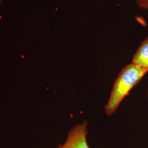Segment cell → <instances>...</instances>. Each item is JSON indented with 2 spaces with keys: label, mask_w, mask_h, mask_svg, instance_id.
<instances>
[{
  "label": "cell",
  "mask_w": 148,
  "mask_h": 148,
  "mask_svg": "<svg viewBox=\"0 0 148 148\" xmlns=\"http://www.w3.org/2000/svg\"><path fill=\"white\" fill-rule=\"evenodd\" d=\"M135 1L140 8L148 10V0H135Z\"/></svg>",
  "instance_id": "4"
},
{
  "label": "cell",
  "mask_w": 148,
  "mask_h": 148,
  "mask_svg": "<svg viewBox=\"0 0 148 148\" xmlns=\"http://www.w3.org/2000/svg\"><path fill=\"white\" fill-rule=\"evenodd\" d=\"M87 125L86 121L76 125L70 131L65 143L57 148H90L87 142Z\"/></svg>",
  "instance_id": "2"
},
{
  "label": "cell",
  "mask_w": 148,
  "mask_h": 148,
  "mask_svg": "<svg viewBox=\"0 0 148 148\" xmlns=\"http://www.w3.org/2000/svg\"><path fill=\"white\" fill-rule=\"evenodd\" d=\"M147 97H148V91H147Z\"/></svg>",
  "instance_id": "6"
},
{
  "label": "cell",
  "mask_w": 148,
  "mask_h": 148,
  "mask_svg": "<svg viewBox=\"0 0 148 148\" xmlns=\"http://www.w3.org/2000/svg\"><path fill=\"white\" fill-rule=\"evenodd\" d=\"M2 0H0V5H1V3H2Z\"/></svg>",
  "instance_id": "5"
},
{
  "label": "cell",
  "mask_w": 148,
  "mask_h": 148,
  "mask_svg": "<svg viewBox=\"0 0 148 148\" xmlns=\"http://www.w3.org/2000/svg\"><path fill=\"white\" fill-rule=\"evenodd\" d=\"M132 63L148 72V36L143 40L133 55Z\"/></svg>",
  "instance_id": "3"
},
{
  "label": "cell",
  "mask_w": 148,
  "mask_h": 148,
  "mask_svg": "<svg viewBox=\"0 0 148 148\" xmlns=\"http://www.w3.org/2000/svg\"><path fill=\"white\" fill-rule=\"evenodd\" d=\"M147 73L145 70L132 63L122 69L112 87L108 102L105 107L107 115L111 116L116 111L122 101Z\"/></svg>",
  "instance_id": "1"
}]
</instances>
